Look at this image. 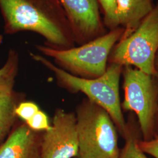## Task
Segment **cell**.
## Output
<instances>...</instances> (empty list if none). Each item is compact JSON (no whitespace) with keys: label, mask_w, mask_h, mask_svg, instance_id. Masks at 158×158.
I'll list each match as a JSON object with an SVG mask.
<instances>
[{"label":"cell","mask_w":158,"mask_h":158,"mask_svg":"<svg viewBox=\"0 0 158 158\" xmlns=\"http://www.w3.org/2000/svg\"><path fill=\"white\" fill-rule=\"evenodd\" d=\"M40 110L36 103L24 100L18 104L15 110V113L18 118L21 119L24 122H27Z\"/></svg>","instance_id":"cell-16"},{"label":"cell","mask_w":158,"mask_h":158,"mask_svg":"<svg viewBox=\"0 0 158 158\" xmlns=\"http://www.w3.org/2000/svg\"><path fill=\"white\" fill-rule=\"evenodd\" d=\"M79 153V139L75 112L57 108L51 129L44 131L42 139L43 158H76Z\"/></svg>","instance_id":"cell-7"},{"label":"cell","mask_w":158,"mask_h":158,"mask_svg":"<svg viewBox=\"0 0 158 158\" xmlns=\"http://www.w3.org/2000/svg\"><path fill=\"white\" fill-rule=\"evenodd\" d=\"M103 15V22L107 30L117 28L118 23L116 15V0H97Z\"/></svg>","instance_id":"cell-14"},{"label":"cell","mask_w":158,"mask_h":158,"mask_svg":"<svg viewBox=\"0 0 158 158\" xmlns=\"http://www.w3.org/2000/svg\"><path fill=\"white\" fill-rule=\"evenodd\" d=\"M25 94L14 90L0 94V145L5 141L18 122L15 110Z\"/></svg>","instance_id":"cell-11"},{"label":"cell","mask_w":158,"mask_h":158,"mask_svg":"<svg viewBox=\"0 0 158 158\" xmlns=\"http://www.w3.org/2000/svg\"><path fill=\"white\" fill-rule=\"evenodd\" d=\"M138 145L143 152L153 158H158V135L148 141L141 139L138 141Z\"/></svg>","instance_id":"cell-17"},{"label":"cell","mask_w":158,"mask_h":158,"mask_svg":"<svg viewBox=\"0 0 158 158\" xmlns=\"http://www.w3.org/2000/svg\"><path fill=\"white\" fill-rule=\"evenodd\" d=\"M19 62L18 53L11 49L8 52L6 63L0 69V94L14 90L19 70Z\"/></svg>","instance_id":"cell-12"},{"label":"cell","mask_w":158,"mask_h":158,"mask_svg":"<svg viewBox=\"0 0 158 158\" xmlns=\"http://www.w3.org/2000/svg\"><path fill=\"white\" fill-rule=\"evenodd\" d=\"M155 72L156 76H158V50L156 55V57H155Z\"/></svg>","instance_id":"cell-19"},{"label":"cell","mask_w":158,"mask_h":158,"mask_svg":"<svg viewBox=\"0 0 158 158\" xmlns=\"http://www.w3.org/2000/svg\"><path fill=\"white\" fill-rule=\"evenodd\" d=\"M44 131L31 129L25 122H17L0 145V158H43Z\"/></svg>","instance_id":"cell-9"},{"label":"cell","mask_w":158,"mask_h":158,"mask_svg":"<svg viewBox=\"0 0 158 158\" xmlns=\"http://www.w3.org/2000/svg\"><path fill=\"white\" fill-rule=\"evenodd\" d=\"M4 34L29 31L57 50L75 46L73 31L58 0H0Z\"/></svg>","instance_id":"cell-1"},{"label":"cell","mask_w":158,"mask_h":158,"mask_svg":"<svg viewBox=\"0 0 158 158\" xmlns=\"http://www.w3.org/2000/svg\"><path fill=\"white\" fill-rule=\"evenodd\" d=\"M128 132L124 139V145L120 149L118 158H149L147 154L142 151L138 145L140 132L136 130L135 125L134 123L128 122Z\"/></svg>","instance_id":"cell-13"},{"label":"cell","mask_w":158,"mask_h":158,"mask_svg":"<svg viewBox=\"0 0 158 158\" xmlns=\"http://www.w3.org/2000/svg\"><path fill=\"white\" fill-rule=\"evenodd\" d=\"M154 0H116V15L119 27L124 29L120 39L132 34L152 12Z\"/></svg>","instance_id":"cell-10"},{"label":"cell","mask_w":158,"mask_h":158,"mask_svg":"<svg viewBox=\"0 0 158 158\" xmlns=\"http://www.w3.org/2000/svg\"><path fill=\"white\" fill-rule=\"evenodd\" d=\"M29 55L34 61L40 63L53 73L58 86L72 94L81 92L106 110L119 134L124 138L128 132V125L124 118L119 96V83L123 66L108 64L107 70L102 76L96 79H83L66 72L42 55L30 52Z\"/></svg>","instance_id":"cell-2"},{"label":"cell","mask_w":158,"mask_h":158,"mask_svg":"<svg viewBox=\"0 0 158 158\" xmlns=\"http://www.w3.org/2000/svg\"><path fill=\"white\" fill-rule=\"evenodd\" d=\"M25 123L31 129L34 131H45L51 128L48 115L40 110Z\"/></svg>","instance_id":"cell-15"},{"label":"cell","mask_w":158,"mask_h":158,"mask_svg":"<svg viewBox=\"0 0 158 158\" xmlns=\"http://www.w3.org/2000/svg\"><path fill=\"white\" fill-rule=\"evenodd\" d=\"M75 114L79 139L76 158H118V131L107 111L85 98Z\"/></svg>","instance_id":"cell-3"},{"label":"cell","mask_w":158,"mask_h":158,"mask_svg":"<svg viewBox=\"0 0 158 158\" xmlns=\"http://www.w3.org/2000/svg\"><path fill=\"white\" fill-rule=\"evenodd\" d=\"M158 50V2L132 34L114 46L108 64L131 66L156 76L155 60Z\"/></svg>","instance_id":"cell-5"},{"label":"cell","mask_w":158,"mask_h":158,"mask_svg":"<svg viewBox=\"0 0 158 158\" xmlns=\"http://www.w3.org/2000/svg\"><path fill=\"white\" fill-rule=\"evenodd\" d=\"M157 82V107L156 112L155 118V124H154V133L155 136L158 135V76H155Z\"/></svg>","instance_id":"cell-18"},{"label":"cell","mask_w":158,"mask_h":158,"mask_svg":"<svg viewBox=\"0 0 158 158\" xmlns=\"http://www.w3.org/2000/svg\"><path fill=\"white\" fill-rule=\"evenodd\" d=\"M121 76L124 91L122 110L135 114L142 139L150 141L155 137L157 107L156 77L131 66H123Z\"/></svg>","instance_id":"cell-6"},{"label":"cell","mask_w":158,"mask_h":158,"mask_svg":"<svg viewBox=\"0 0 158 158\" xmlns=\"http://www.w3.org/2000/svg\"><path fill=\"white\" fill-rule=\"evenodd\" d=\"M123 33L124 29L119 27L88 43L64 50L44 45H36L35 48L69 73L83 79H96L106 72L110 52Z\"/></svg>","instance_id":"cell-4"},{"label":"cell","mask_w":158,"mask_h":158,"mask_svg":"<svg viewBox=\"0 0 158 158\" xmlns=\"http://www.w3.org/2000/svg\"><path fill=\"white\" fill-rule=\"evenodd\" d=\"M73 31L75 43L81 45L107 32L97 0H58Z\"/></svg>","instance_id":"cell-8"}]
</instances>
